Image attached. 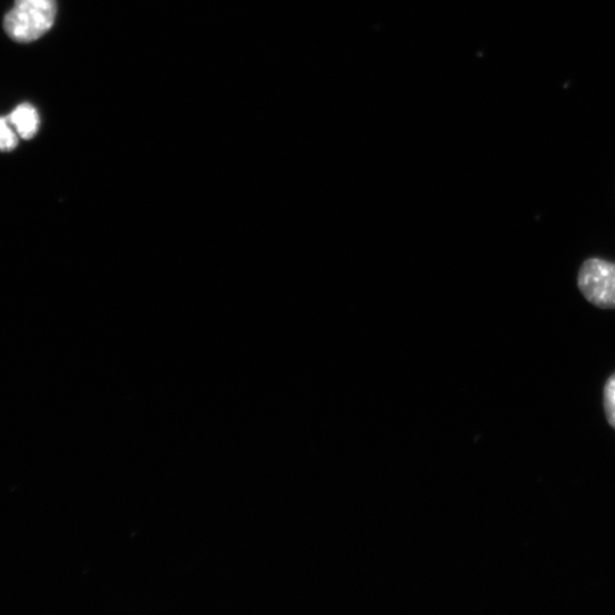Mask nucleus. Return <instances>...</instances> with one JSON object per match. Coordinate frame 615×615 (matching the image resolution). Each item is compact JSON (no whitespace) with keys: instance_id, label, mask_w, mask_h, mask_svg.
Returning <instances> with one entry per match:
<instances>
[{"instance_id":"nucleus-1","label":"nucleus","mask_w":615,"mask_h":615,"mask_svg":"<svg viewBox=\"0 0 615 615\" xmlns=\"http://www.w3.org/2000/svg\"><path fill=\"white\" fill-rule=\"evenodd\" d=\"M57 14V0H16L4 18V30L18 43H31L51 30Z\"/></svg>"},{"instance_id":"nucleus-2","label":"nucleus","mask_w":615,"mask_h":615,"mask_svg":"<svg viewBox=\"0 0 615 615\" xmlns=\"http://www.w3.org/2000/svg\"><path fill=\"white\" fill-rule=\"evenodd\" d=\"M578 286L588 303L601 309H615V264L593 258L578 274Z\"/></svg>"},{"instance_id":"nucleus-3","label":"nucleus","mask_w":615,"mask_h":615,"mask_svg":"<svg viewBox=\"0 0 615 615\" xmlns=\"http://www.w3.org/2000/svg\"><path fill=\"white\" fill-rule=\"evenodd\" d=\"M7 117L20 139L29 141L38 133L40 119L37 110L31 104H20Z\"/></svg>"},{"instance_id":"nucleus-4","label":"nucleus","mask_w":615,"mask_h":615,"mask_svg":"<svg viewBox=\"0 0 615 615\" xmlns=\"http://www.w3.org/2000/svg\"><path fill=\"white\" fill-rule=\"evenodd\" d=\"M19 145V135L7 116L0 117V151L11 152Z\"/></svg>"},{"instance_id":"nucleus-5","label":"nucleus","mask_w":615,"mask_h":615,"mask_svg":"<svg viewBox=\"0 0 615 615\" xmlns=\"http://www.w3.org/2000/svg\"><path fill=\"white\" fill-rule=\"evenodd\" d=\"M604 406L607 420L609 424L615 429V375H613L604 390Z\"/></svg>"}]
</instances>
